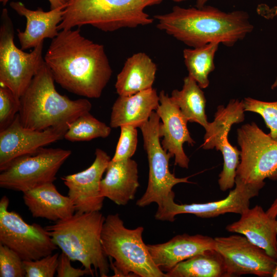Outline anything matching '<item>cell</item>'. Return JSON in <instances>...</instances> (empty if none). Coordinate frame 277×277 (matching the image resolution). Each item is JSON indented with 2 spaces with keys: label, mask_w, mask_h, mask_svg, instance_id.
<instances>
[{
  "label": "cell",
  "mask_w": 277,
  "mask_h": 277,
  "mask_svg": "<svg viewBox=\"0 0 277 277\" xmlns=\"http://www.w3.org/2000/svg\"><path fill=\"white\" fill-rule=\"evenodd\" d=\"M44 59L55 82L88 98L101 96L112 73L103 45L83 36L79 29L60 30Z\"/></svg>",
  "instance_id": "6da1fadb"
},
{
  "label": "cell",
  "mask_w": 277,
  "mask_h": 277,
  "mask_svg": "<svg viewBox=\"0 0 277 277\" xmlns=\"http://www.w3.org/2000/svg\"><path fill=\"white\" fill-rule=\"evenodd\" d=\"M153 17L158 29L192 48L211 43L231 47L254 28L246 12H226L211 6L189 8L175 6L170 12Z\"/></svg>",
  "instance_id": "7a4b0ae2"
},
{
  "label": "cell",
  "mask_w": 277,
  "mask_h": 277,
  "mask_svg": "<svg viewBox=\"0 0 277 277\" xmlns=\"http://www.w3.org/2000/svg\"><path fill=\"white\" fill-rule=\"evenodd\" d=\"M53 75L45 61L20 98L18 113L21 124L35 130L57 128L67 131L69 125L89 112L86 98L71 100L55 89Z\"/></svg>",
  "instance_id": "3957f363"
},
{
  "label": "cell",
  "mask_w": 277,
  "mask_h": 277,
  "mask_svg": "<svg viewBox=\"0 0 277 277\" xmlns=\"http://www.w3.org/2000/svg\"><path fill=\"white\" fill-rule=\"evenodd\" d=\"M106 217L100 211L81 213L45 227L54 244L72 261L80 262L90 274L108 276L110 264L101 243Z\"/></svg>",
  "instance_id": "277c9868"
},
{
  "label": "cell",
  "mask_w": 277,
  "mask_h": 277,
  "mask_svg": "<svg viewBox=\"0 0 277 277\" xmlns=\"http://www.w3.org/2000/svg\"><path fill=\"white\" fill-rule=\"evenodd\" d=\"M163 0H66L59 31L89 25L105 32L151 24L145 12Z\"/></svg>",
  "instance_id": "5b68a950"
},
{
  "label": "cell",
  "mask_w": 277,
  "mask_h": 277,
  "mask_svg": "<svg viewBox=\"0 0 277 277\" xmlns=\"http://www.w3.org/2000/svg\"><path fill=\"white\" fill-rule=\"evenodd\" d=\"M144 228H127L118 213L106 217L101 243L112 276L167 277L154 263L143 240Z\"/></svg>",
  "instance_id": "8992f818"
},
{
  "label": "cell",
  "mask_w": 277,
  "mask_h": 277,
  "mask_svg": "<svg viewBox=\"0 0 277 277\" xmlns=\"http://www.w3.org/2000/svg\"><path fill=\"white\" fill-rule=\"evenodd\" d=\"M14 37L13 23L4 9L0 25V85L9 88L20 100L44 62V42L27 53L16 46Z\"/></svg>",
  "instance_id": "52a82bcc"
},
{
  "label": "cell",
  "mask_w": 277,
  "mask_h": 277,
  "mask_svg": "<svg viewBox=\"0 0 277 277\" xmlns=\"http://www.w3.org/2000/svg\"><path fill=\"white\" fill-rule=\"evenodd\" d=\"M241 148L235 179L263 188L264 180H277V141L254 122L237 130Z\"/></svg>",
  "instance_id": "ba28073f"
},
{
  "label": "cell",
  "mask_w": 277,
  "mask_h": 277,
  "mask_svg": "<svg viewBox=\"0 0 277 277\" xmlns=\"http://www.w3.org/2000/svg\"><path fill=\"white\" fill-rule=\"evenodd\" d=\"M160 120L157 113L153 111L149 120L140 127L149 169L147 189L136 203L137 206L141 207L155 203L160 208L174 193L173 186L179 183H191L188 181L190 176L179 178L170 171L169 161L172 156L163 149L160 142Z\"/></svg>",
  "instance_id": "9c48e42d"
},
{
  "label": "cell",
  "mask_w": 277,
  "mask_h": 277,
  "mask_svg": "<svg viewBox=\"0 0 277 277\" xmlns=\"http://www.w3.org/2000/svg\"><path fill=\"white\" fill-rule=\"evenodd\" d=\"M71 154L70 150L42 147L35 152L19 156L1 171L0 187L23 193L53 183Z\"/></svg>",
  "instance_id": "30bf717a"
},
{
  "label": "cell",
  "mask_w": 277,
  "mask_h": 277,
  "mask_svg": "<svg viewBox=\"0 0 277 277\" xmlns=\"http://www.w3.org/2000/svg\"><path fill=\"white\" fill-rule=\"evenodd\" d=\"M6 196L0 201V244L16 252L23 261L39 259L57 249L46 228L29 224L15 211L8 210Z\"/></svg>",
  "instance_id": "8fae6325"
},
{
  "label": "cell",
  "mask_w": 277,
  "mask_h": 277,
  "mask_svg": "<svg viewBox=\"0 0 277 277\" xmlns=\"http://www.w3.org/2000/svg\"><path fill=\"white\" fill-rule=\"evenodd\" d=\"M244 112L243 102L232 99L226 107H217L213 121L209 122L205 129L206 132L201 147L206 150L215 148L223 156V168L218 180L223 191L232 189L235 185L241 152L230 143L228 135L232 125L244 120Z\"/></svg>",
  "instance_id": "7c38bea8"
},
{
  "label": "cell",
  "mask_w": 277,
  "mask_h": 277,
  "mask_svg": "<svg viewBox=\"0 0 277 277\" xmlns=\"http://www.w3.org/2000/svg\"><path fill=\"white\" fill-rule=\"evenodd\" d=\"M214 239L215 250L223 260L227 277L244 274L271 276L277 260L245 236L236 234Z\"/></svg>",
  "instance_id": "4fadbf2b"
},
{
  "label": "cell",
  "mask_w": 277,
  "mask_h": 277,
  "mask_svg": "<svg viewBox=\"0 0 277 277\" xmlns=\"http://www.w3.org/2000/svg\"><path fill=\"white\" fill-rule=\"evenodd\" d=\"M235 188L223 200L205 203L178 204L174 202V193L171 194L162 206L158 208L155 219L172 222L180 214H192L201 218H211L233 213L241 214L249 208L250 200L258 195L261 187L245 184L235 179Z\"/></svg>",
  "instance_id": "5bb4252c"
},
{
  "label": "cell",
  "mask_w": 277,
  "mask_h": 277,
  "mask_svg": "<svg viewBox=\"0 0 277 277\" xmlns=\"http://www.w3.org/2000/svg\"><path fill=\"white\" fill-rule=\"evenodd\" d=\"M95 158L86 169L61 177L68 189V196L75 207V212L84 213L100 211L104 197L101 194L102 176L111 160L107 153L97 148Z\"/></svg>",
  "instance_id": "9a60e30c"
},
{
  "label": "cell",
  "mask_w": 277,
  "mask_h": 277,
  "mask_svg": "<svg viewBox=\"0 0 277 277\" xmlns=\"http://www.w3.org/2000/svg\"><path fill=\"white\" fill-rule=\"evenodd\" d=\"M66 131L50 128L35 130L24 127L17 113L11 124L0 131V170L15 159L36 151L64 138Z\"/></svg>",
  "instance_id": "2e32d148"
},
{
  "label": "cell",
  "mask_w": 277,
  "mask_h": 277,
  "mask_svg": "<svg viewBox=\"0 0 277 277\" xmlns=\"http://www.w3.org/2000/svg\"><path fill=\"white\" fill-rule=\"evenodd\" d=\"M159 95L160 105L156 112L162 120L159 127L160 137H163L161 145L174 157L175 165L187 169L189 159L184 152L183 144L187 143L193 146L195 144L187 128L188 122L167 93L162 90Z\"/></svg>",
  "instance_id": "e0dca14e"
},
{
  "label": "cell",
  "mask_w": 277,
  "mask_h": 277,
  "mask_svg": "<svg viewBox=\"0 0 277 277\" xmlns=\"http://www.w3.org/2000/svg\"><path fill=\"white\" fill-rule=\"evenodd\" d=\"M156 266L166 273L179 263L209 250L215 249L214 238L202 234H179L169 241L147 245Z\"/></svg>",
  "instance_id": "ac0fdd59"
},
{
  "label": "cell",
  "mask_w": 277,
  "mask_h": 277,
  "mask_svg": "<svg viewBox=\"0 0 277 277\" xmlns=\"http://www.w3.org/2000/svg\"><path fill=\"white\" fill-rule=\"evenodd\" d=\"M226 229L243 235L277 260V219L269 216L261 206L246 209L239 220L228 225Z\"/></svg>",
  "instance_id": "d6986e66"
},
{
  "label": "cell",
  "mask_w": 277,
  "mask_h": 277,
  "mask_svg": "<svg viewBox=\"0 0 277 277\" xmlns=\"http://www.w3.org/2000/svg\"><path fill=\"white\" fill-rule=\"evenodd\" d=\"M10 6L26 19L24 31L17 29V37L23 50L34 48L47 38H54L59 32L58 26L63 19L64 8L44 11L41 8L33 10L20 2H12Z\"/></svg>",
  "instance_id": "ffe728a7"
},
{
  "label": "cell",
  "mask_w": 277,
  "mask_h": 277,
  "mask_svg": "<svg viewBox=\"0 0 277 277\" xmlns=\"http://www.w3.org/2000/svg\"><path fill=\"white\" fill-rule=\"evenodd\" d=\"M106 172L100 184L103 197L123 206L134 198L140 186L137 164L134 160L131 158L119 161L111 160Z\"/></svg>",
  "instance_id": "44dd1931"
},
{
  "label": "cell",
  "mask_w": 277,
  "mask_h": 277,
  "mask_svg": "<svg viewBox=\"0 0 277 277\" xmlns=\"http://www.w3.org/2000/svg\"><path fill=\"white\" fill-rule=\"evenodd\" d=\"M159 105V95L153 88L131 95L119 96L112 107L110 126L131 125L140 128Z\"/></svg>",
  "instance_id": "7402d4cb"
},
{
  "label": "cell",
  "mask_w": 277,
  "mask_h": 277,
  "mask_svg": "<svg viewBox=\"0 0 277 277\" xmlns=\"http://www.w3.org/2000/svg\"><path fill=\"white\" fill-rule=\"evenodd\" d=\"M23 200L33 217L57 221L71 216L75 207L68 196L61 194L53 183L23 192Z\"/></svg>",
  "instance_id": "603a6c76"
},
{
  "label": "cell",
  "mask_w": 277,
  "mask_h": 277,
  "mask_svg": "<svg viewBox=\"0 0 277 277\" xmlns=\"http://www.w3.org/2000/svg\"><path fill=\"white\" fill-rule=\"evenodd\" d=\"M157 67L145 53L133 54L118 74L115 87L119 96H128L152 88Z\"/></svg>",
  "instance_id": "cb8c5ba5"
},
{
  "label": "cell",
  "mask_w": 277,
  "mask_h": 277,
  "mask_svg": "<svg viewBox=\"0 0 277 277\" xmlns=\"http://www.w3.org/2000/svg\"><path fill=\"white\" fill-rule=\"evenodd\" d=\"M170 97L188 122L206 128L209 124L205 112L206 100L202 88L192 77L186 76L182 89L173 90Z\"/></svg>",
  "instance_id": "d4e9b609"
},
{
  "label": "cell",
  "mask_w": 277,
  "mask_h": 277,
  "mask_svg": "<svg viewBox=\"0 0 277 277\" xmlns=\"http://www.w3.org/2000/svg\"><path fill=\"white\" fill-rule=\"evenodd\" d=\"M166 274L167 277H227L223 260L215 249L183 261Z\"/></svg>",
  "instance_id": "484cf974"
},
{
  "label": "cell",
  "mask_w": 277,
  "mask_h": 277,
  "mask_svg": "<svg viewBox=\"0 0 277 277\" xmlns=\"http://www.w3.org/2000/svg\"><path fill=\"white\" fill-rule=\"evenodd\" d=\"M220 44L211 43L200 47L183 50L185 64L188 75L202 88L209 85V75L215 69L214 56Z\"/></svg>",
  "instance_id": "4316f807"
},
{
  "label": "cell",
  "mask_w": 277,
  "mask_h": 277,
  "mask_svg": "<svg viewBox=\"0 0 277 277\" xmlns=\"http://www.w3.org/2000/svg\"><path fill=\"white\" fill-rule=\"evenodd\" d=\"M111 128L96 119L89 112L80 115L69 125L64 138L71 142L106 138L110 135Z\"/></svg>",
  "instance_id": "83f0119b"
},
{
  "label": "cell",
  "mask_w": 277,
  "mask_h": 277,
  "mask_svg": "<svg viewBox=\"0 0 277 277\" xmlns=\"http://www.w3.org/2000/svg\"><path fill=\"white\" fill-rule=\"evenodd\" d=\"M243 101L245 111L260 114L270 129L269 135L277 141V101L264 102L251 97H245Z\"/></svg>",
  "instance_id": "f1b7e54d"
},
{
  "label": "cell",
  "mask_w": 277,
  "mask_h": 277,
  "mask_svg": "<svg viewBox=\"0 0 277 277\" xmlns=\"http://www.w3.org/2000/svg\"><path fill=\"white\" fill-rule=\"evenodd\" d=\"M24 261L14 251L0 244V276L24 277Z\"/></svg>",
  "instance_id": "f546056e"
},
{
  "label": "cell",
  "mask_w": 277,
  "mask_h": 277,
  "mask_svg": "<svg viewBox=\"0 0 277 277\" xmlns=\"http://www.w3.org/2000/svg\"><path fill=\"white\" fill-rule=\"evenodd\" d=\"M121 133L113 161H119L130 159L134 154L137 144V128L131 125L120 127Z\"/></svg>",
  "instance_id": "4dcf8cb0"
},
{
  "label": "cell",
  "mask_w": 277,
  "mask_h": 277,
  "mask_svg": "<svg viewBox=\"0 0 277 277\" xmlns=\"http://www.w3.org/2000/svg\"><path fill=\"white\" fill-rule=\"evenodd\" d=\"M59 254H51L39 259L24 261L26 277H53L56 272Z\"/></svg>",
  "instance_id": "1f68e13d"
},
{
  "label": "cell",
  "mask_w": 277,
  "mask_h": 277,
  "mask_svg": "<svg viewBox=\"0 0 277 277\" xmlns=\"http://www.w3.org/2000/svg\"><path fill=\"white\" fill-rule=\"evenodd\" d=\"M20 108V100L7 87L0 86V131L13 121Z\"/></svg>",
  "instance_id": "d6a6232c"
},
{
  "label": "cell",
  "mask_w": 277,
  "mask_h": 277,
  "mask_svg": "<svg viewBox=\"0 0 277 277\" xmlns=\"http://www.w3.org/2000/svg\"><path fill=\"white\" fill-rule=\"evenodd\" d=\"M71 261L70 258L63 252L59 255L56 269L57 277H80L90 275L85 268L82 269L72 267Z\"/></svg>",
  "instance_id": "836d02e7"
},
{
  "label": "cell",
  "mask_w": 277,
  "mask_h": 277,
  "mask_svg": "<svg viewBox=\"0 0 277 277\" xmlns=\"http://www.w3.org/2000/svg\"><path fill=\"white\" fill-rule=\"evenodd\" d=\"M259 13L266 18H272L277 15V6L269 9L267 6L259 8Z\"/></svg>",
  "instance_id": "e575fe53"
},
{
  "label": "cell",
  "mask_w": 277,
  "mask_h": 277,
  "mask_svg": "<svg viewBox=\"0 0 277 277\" xmlns=\"http://www.w3.org/2000/svg\"><path fill=\"white\" fill-rule=\"evenodd\" d=\"M50 5V10L58 8H65L66 5V0H48ZM9 0H0L4 5H6Z\"/></svg>",
  "instance_id": "d590c367"
},
{
  "label": "cell",
  "mask_w": 277,
  "mask_h": 277,
  "mask_svg": "<svg viewBox=\"0 0 277 277\" xmlns=\"http://www.w3.org/2000/svg\"><path fill=\"white\" fill-rule=\"evenodd\" d=\"M268 215L272 218L277 217V198L273 201L270 207L266 211Z\"/></svg>",
  "instance_id": "8d00e7d4"
},
{
  "label": "cell",
  "mask_w": 277,
  "mask_h": 277,
  "mask_svg": "<svg viewBox=\"0 0 277 277\" xmlns=\"http://www.w3.org/2000/svg\"><path fill=\"white\" fill-rule=\"evenodd\" d=\"M208 1L209 0H196L195 7L197 8H202L205 5Z\"/></svg>",
  "instance_id": "74e56055"
},
{
  "label": "cell",
  "mask_w": 277,
  "mask_h": 277,
  "mask_svg": "<svg viewBox=\"0 0 277 277\" xmlns=\"http://www.w3.org/2000/svg\"><path fill=\"white\" fill-rule=\"evenodd\" d=\"M271 277H277V264L273 271Z\"/></svg>",
  "instance_id": "f35d334b"
},
{
  "label": "cell",
  "mask_w": 277,
  "mask_h": 277,
  "mask_svg": "<svg viewBox=\"0 0 277 277\" xmlns=\"http://www.w3.org/2000/svg\"><path fill=\"white\" fill-rule=\"evenodd\" d=\"M276 87H277V77H276L275 81H274V82L273 83V84L272 85L271 88L272 89H275Z\"/></svg>",
  "instance_id": "ab89813d"
},
{
  "label": "cell",
  "mask_w": 277,
  "mask_h": 277,
  "mask_svg": "<svg viewBox=\"0 0 277 277\" xmlns=\"http://www.w3.org/2000/svg\"><path fill=\"white\" fill-rule=\"evenodd\" d=\"M172 1L175 2L180 3V2H184V1H188V0H172Z\"/></svg>",
  "instance_id": "60d3db41"
}]
</instances>
